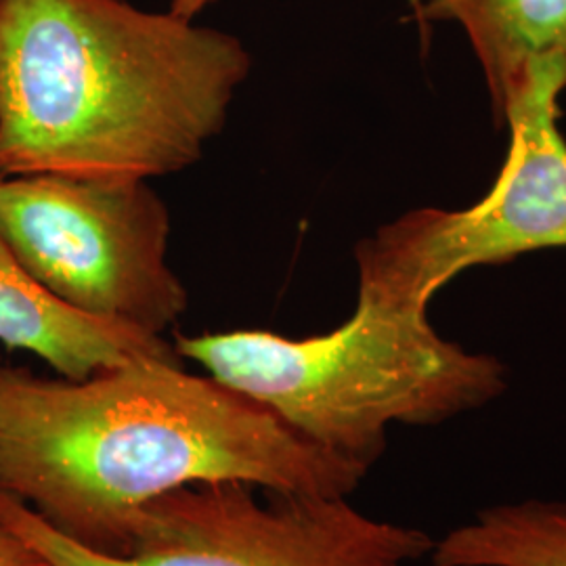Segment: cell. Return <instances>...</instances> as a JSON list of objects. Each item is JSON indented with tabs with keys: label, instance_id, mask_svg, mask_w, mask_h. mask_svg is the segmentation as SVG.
<instances>
[{
	"label": "cell",
	"instance_id": "obj_5",
	"mask_svg": "<svg viewBox=\"0 0 566 566\" xmlns=\"http://www.w3.org/2000/svg\"><path fill=\"white\" fill-rule=\"evenodd\" d=\"M565 88L566 60L533 61L507 97L506 163L485 198L464 210H411L380 227L355 250L359 285L428 308L465 269L566 248V142L558 128Z\"/></svg>",
	"mask_w": 566,
	"mask_h": 566
},
{
	"label": "cell",
	"instance_id": "obj_3",
	"mask_svg": "<svg viewBox=\"0 0 566 566\" xmlns=\"http://www.w3.org/2000/svg\"><path fill=\"white\" fill-rule=\"evenodd\" d=\"M175 348L304 439L365 468L385 453L390 426L441 424L506 390L500 359L439 336L426 306L361 285L350 319L327 334H177Z\"/></svg>",
	"mask_w": 566,
	"mask_h": 566
},
{
	"label": "cell",
	"instance_id": "obj_7",
	"mask_svg": "<svg viewBox=\"0 0 566 566\" xmlns=\"http://www.w3.org/2000/svg\"><path fill=\"white\" fill-rule=\"evenodd\" d=\"M0 343L28 350L67 380L135 359L181 361L175 346L130 325L86 315L49 292L0 238Z\"/></svg>",
	"mask_w": 566,
	"mask_h": 566
},
{
	"label": "cell",
	"instance_id": "obj_8",
	"mask_svg": "<svg viewBox=\"0 0 566 566\" xmlns=\"http://www.w3.org/2000/svg\"><path fill=\"white\" fill-rule=\"evenodd\" d=\"M432 21L464 28L483 67L495 120L533 61L566 60V0H424L418 28Z\"/></svg>",
	"mask_w": 566,
	"mask_h": 566
},
{
	"label": "cell",
	"instance_id": "obj_6",
	"mask_svg": "<svg viewBox=\"0 0 566 566\" xmlns=\"http://www.w3.org/2000/svg\"><path fill=\"white\" fill-rule=\"evenodd\" d=\"M0 238L60 301L163 336L189 294L168 264L170 212L147 181L0 179Z\"/></svg>",
	"mask_w": 566,
	"mask_h": 566
},
{
	"label": "cell",
	"instance_id": "obj_10",
	"mask_svg": "<svg viewBox=\"0 0 566 566\" xmlns=\"http://www.w3.org/2000/svg\"><path fill=\"white\" fill-rule=\"evenodd\" d=\"M0 566H49L41 554L0 516Z\"/></svg>",
	"mask_w": 566,
	"mask_h": 566
},
{
	"label": "cell",
	"instance_id": "obj_11",
	"mask_svg": "<svg viewBox=\"0 0 566 566\" xmlns=\"http://www.w3.org/2000/svg\"><path fill=\"white\" fill-rule=\"evenodd\" d=\"M210 2H214V0H170V9L168 11H172L175 15H181L185 20H196V15H200ZM422 4H424V0H409V7L413 11L416 23L420 21Z\"/></svg>",
	"mask_w": 566,
	"mask_h": 566
},
{
	"label": "cell",
	"instance_id": "obj_4",
	"mask_svg": "<svg viewBox=\"0 0 566 566\" xmlns=\"http://www.w3.org/2000/svg\"><path fill=\"white\" fill-rule=\"evenodd\" d=\"M224 481L177 489L143 507L122 554L65 537L0 491V516L49 566H409L434 539L374 518L348 497L287 495Z\"/></svg>",
	"mask_w": 566,
	"mask_h": 566
},
{
	"label": "cell",
	"instance_id": "obj_1",
	"mask_svg": "<svg viewBox=\"0 0 566 566\" xmlns=\"http://www.w3.org/2000/svg\"><path fill=\"white\" fill-rule=\"evenodd\" d=\"M367 472L181 361L135 359L84 380L0 361V491L99 554L126 552L143 507L177 489L348 497Z\"/></svg>",
	"mask_w": 566,
	"mask_h": 566
},
{
	"label": "cell",
	"instance_id": "obj_2",
	"mask_svg": "<svg viewBox=\"0 0 566 566\" xmlns=\"http://www.w3.org/2000/svg\"><path fill=\"white\" fill-rule=\"evenodd\" d=\"M252 55L128 0H0V179L149 181L202 160Z\"/></svg>",
	"mask_w": 566,
	"mask_h": 566
},
{
	"label": "cell",
	"instance_id": "obj_9",
	"mask_svg": "<svg viewBox=\"0 0 566 566\" xmlns=\"http://www.w3.org/2000/svg\"><path fill=\"white\" fill-rule=\"evenodd\" d=\"M428 556L434 566H566V502L485 507L434 539Z\"/></svg>",
	"mask_w": 566,
	"mask_h": 566
}]
</instances>
